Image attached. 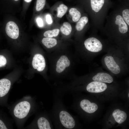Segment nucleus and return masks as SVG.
<instances>
[{
    "label": "nucleus",
    "mask_w": 129,
    "mask_h": 129,
    "mask_svg": "<svg viewBox=\"0 0 129 129\" xmlns=\"http://www.w3.org/2000/svg\"><path fill=\"white\" fill-rule=\"evenodd\" d=\"M50 53V79L54 85L69 80L74 75L73 70L76 63V55L66 49L57 51Z\"/></svg>",
    "instance_id": "f257e3e1"
},
{
    "label": "nucleus",
    "mask_w": 129,
    "mask_h": 129,
    "mask_svg": "<svg viewBox=\"0 0 129 129\" xmlns=\"http://www.w3.org/2000/svg\"><path fill=\"white\" fill-rule=\"evenodd\" d=\"M53 105L49 116L54 128L58 129H73L76 127V122L73 115L64 105L63 96L53 91Z\"/></svg>",
    "instance_id": "f03ea898"
},
{
    "label": "nucleus",
    "mask_w": 129,
    "mask_h": 129,
    "mask_svg": "<svg viewBox=\"0 0 129 129\" xmlns=\"http://www.w3.org/2000/svg\"><path fill=\"white\" fill-rule=\"evenodd\" d=\"M118 54L113 51H109L103 57L102 61L106 68L115 75L118 74L122 71H126L127 68L123 57H118Z\"/></svg>",
    "instance_id": "7ed1b4c3"
},
{
    "label": "nucleus",
    "mask_w": 129,
    "mask_h": 129,
    "mask_svg": "<svg viewBox=\"0 0 129 129\" xmlns=\"http://www.w3.org/2000/svg\"><path fill=\"white\" fill-rule=\"evenodd\" d=\"M84 44V49L76 53L83 57L86 58L90 55H96L103 51V46L101 42L95 38L92 37L87 39Z\"/></svg>",
    "instance_id": "20e7f679"
},
{
    "label": "nucleus",
    "mask_w": 129,
    "mask_h": 129,
    "mask_svg": "<svg viewBox=\"0 0 129 129\" xmlns=\"http://www.w3.org/2000/svg\"><path fill=\"white\" fill-rule=\"evenodd\" d=\"M31 107L30 104L28 102L24 101L20 102L15 106L13 110L14 115L18 118H24L27 115Z\"/></svg>",
    "instance_id": "39448f33"
},
{
    "label": "nucleus",
    "mask_w": 129,
    "mask_h": 129,
    "mask_svg": "<svg viewBox=\"0 0 129 129\" xmlns=\"http://www.w3.org/2000/svg\"><path fill=\"white\" fill-rule=\"evenodd\" d=\"M33 68L39 72H42L45 69L46 64L45 59L43 55L37 53L33 56L32 62Z\"/></svg>",
    "instance_id": "423d86ee"
},
{
    "label": "nucleus",
    "mask_w": 129,
    "mask_h": 129,
    "mask_svg": "<svg viewBox=\"0 0 129 129\" xmlns=\"http://www.w3.org/2000/svg\"><path fill=\"white\" fill-rule=\"evenodd\" d=\"M107 87L105 83L93 81L88 83L86 86V90L93 93H98L105 91Z\"/></svg>",
    "instance_id": "0eeeda50"
},
{
    "label": "nucleus",
    "mask_w": 129,
    "mask_h": 129,
    "mask_svg": "<svg viewBox=\"0 0 129 129\" xmlns=\"http://www.w3.org/2000/svg\"><path fill=\"white\" fill-rule=\"evenodd\" d=\"M37 128L40 129H54L52 122L49 115L39 117L36 121Z\"/></svg>",
    "instance_id": "6e6552de"
},
{
    "label": "nucleus",
    "mask_w": 129,
    "mask_h": 129,
    "mask_svg": "<svg viewBox=\"0 0 129 129\" xmlns=\"http://www.w3.org/2000/svg\"><path fill=\"white\" fill-rule=\"evenodd\" d=\"M79 105L80 108L82 111L89 113H94L98 108L97 105L95 103H91L89 100L85 99L80 101Z\"/></svg>",
    "instance_id": "1a4fd4ad"
},
{
    "label": "nucleus",
    "mask_w": 129,
    "mask_h": 129,
    "mask_svg": "<svg viewBox=\"0 0 129 129\" xmlns=\"http://www.w3.org/2000/svg\"><path fill=\"white\" fill-rule=\"evenodd\" d=\"M5 31L7 35L12 39H16L19 37L18 27L17 24L13 21H10L7 23Z\"/></svg>",
    "instance_id": "9d476101"
},
{
    "label": "nucleus",
    "mask_w": 129,
    "mask_h": 129,
    "mask_svg": "<svg viewBox=\"0 0 129 129\" xmlns=\"http://www.w3.org/2000/svg\"><path fill=\"white\" fill-rule=\"evenodd\" d=\"M41 42L45 47L49 50L50 53L59 50L57 48L58 41L54 38L44 37L42 39Z\"/></svg>",
    "instance_id": "9b49d317"
},
{
    "label": "nucleus",
    "mask_w": 129,
    "mask_h": 129,
    "mask_svg": "<svg viewBox=\"0 0 129 129\" xmlns=\"http://www.w3.org/2000/svg\"><path fill=\"white\" fill-rule=\"evenodd\" d=\"M93 81L110 83L113 81V78L109 74L105 72L97 73L92 78Z\"/></svg>",
    "instance_id": "f8f14e48"
},
{
    "label": "nucleus",
    "mask_w": 129,
    "mask_h": 129,
    "mask_svg": "<svg viewBox=\"0 0 129 129\" xmlns=\"http://www.w3.org/2000/svg\"><path fill=\"white\" fill-rule=\"evenodd\" d=\"M11 83L6 78L0 80V97L5 96L8 93L10 88Z\"/></svg>",
    "instance_id": "ddd939ff"
},
{
    "label": "nucleus",
    "mask_w": 129,
    "mask_h": 129,
    "mask_svg": "<svg viewBox=\"0 0 129 129\" xmlns=\"http://www.w3.org/2000/svg\"><path fill=\"white\" fill-rule=\"evenodd\" d=\"M112 115L115 120L119 124L124 122L127 117V114L124 112L119 109L115 110L112 113Z\"/></svg>",
    "instance_id": "4468645a"
},
{
    "label": "nucleus",
    "mask_w": 129,
    "mask_h": 129,
    "mask_svg": "<svg viewBox=\"0 0 129 129\" xmlns=\"http://www.w3.org/2000/svg\"><path fill=\"white\" fill-rule=\"evenodd\" d=\"M116 19L115 23L118 26L120 32L122 33H126L128 31V27L122 17L120 15H118L116 16Z\"/></svg>",
    "instance_id": "2eb2a0df"
},
{
    "label": "nucleus",
    "mask_w": 129,
    "mask_h": 129,
    "mask_svg": "<svg viewBox=\"0 0 129 129\" xmlns=\"http://www.w3.org/2000/svg\"><path fill=\"white\" fill-rule=\"evenodd\" d=\"M92 10L96 12H98L101 9L104 2V0H90Z\"/></svg>",
    "instance_id": "dca6fc26"
},
{
    "label": "nucleus",
    "mask_w": 129,
    "mask_h": 129,
    "mask_svg": "<svg viewBox=\"0 0 129 129\" xmlns=\"http://www.w3.org/2000/svg\"><path fill=\"white\" fill-rule=\"evenodd\" d=\"M61 33L65 36H68L71 33L72 30L71 26L68 22H64L60 28Z\"/></svg>",
    "instance_id": "f3484780"
},
{
    "label": "nucleus",
    "mask_w": 129,
    "mask_h": 129,
    "mask_svg": "<svg viewBox=\"0 0 129 129\" xmlns=\"http://www.w3.org/2000/svg\"><path fill=\"white\" fill-rule=\"evenodd\" d=\"M68 9L67 6L63 3L59 4L57 8V16L59 18H62L65 14Z\"/></svg>",
    "instance_id": "a211bd4d"
},
{
    "label": "nucleus",
    "mask_w": 129,
    "mask_h": 129,
    "mask_svg": "<svg viewBox=\"0 0 129 129\" xmlns=\"http://www.w3.org/2000/svg\"><path fill=\"white\" fill-rule=\"evenodd\" d=\"M88 21V18L86 16L81 17L79 19L75 26L76 30L78 31L82 30Z\"/></svg>",
    "instance_id": "6ab92c4d"
},
{
    "label": "nucleus",
    "mask_w": 129,
    "mask_h": 129,
    "mask_svg": "<svg viewBox=\"0 0 129 129\" xmlns=\"http://www.w3.org/2000/svg\"><path fill=\"white\" fill-rule=\"evenodd\" d=\"M69 13L72 17L73 21L75 22L78 21L81 16L80 11L74 8H71L69 10Z\"/></svg>",
    "instance_id": "aec40b11"
},
{
    "label": "nucleus",
    "mask_w": 129,
    "mask_h": 129,
    "mask_svg": "<svg viewBox=\"0 0 129 129\" xmlns=\"http://www.w3.org/2000/svg\"><path fill=\"white\" fill-rule=\"evenodd\" d=\"M60 31L59 29H55L52 30H48L45 31L43 35L45 37L54 38L57 36Z\"/></svg>",
    "instance_id": "412c9836"
},
{
    "label": "nucleus",
    "mask_w": 129,
    "mask_h": 129,
    "mask_svg": "<svg viewBox=\"0 0 129 129\" xmlns=\"http://www.w3.org/2000/svg\"><path fill=\"white\" fill-rule=\"evenodd\" d=\"M46 2V0H37L36 9L37 11L42 10L44 7Z\"/></svg>",
    "instance_id": "4be33fe9"
},
{
    "label": "nucleus",
    "mask_w": 129,
    "mask_h": 129,
    "mask_svg": "<svg viewBox=\"0 0 129 129\" xmlns=\"http://www.w3.org/2000/svg\"><path fill=\"white\" fill-rule=\"evenodd\" d=\"M123 18L128 25H129V10L126 9L122 12Z\"/></svg>",
    "instance_id": "5701e85b"
},
{
    "label": "nucleus",
    "mask_w": 129,
    "mask_h": 129,
    "mask_svg": "<svg viewBox=\"0 0 129 129\" xmlns=\"http://www.w3.org/2000/svg\"><path fill=\"white\" fill-rule=\"evenodd\" d=\"M7 63V60L4 56L0 55V67L5 66Z\"/></svg>",
    "instance_id": "b1692460"
},
{
    "label": "nucleus",
    "mask_w": 129,
    "mask_h": 129,
    "mask_svg": "<svg viewBox=\"0 0 129 129\" xmlns=\"http://www.w3.org/2000/svg\"><path fill=\"white\" fill-rule=\"evenodd\" d=\"M36 21L38 26L40 27L43 26V22L42 19L40 17L37 18Z\"/></svg>",
    "instance_id": "393cba45"
},
{
    "label": "nucleus",
    "mask_w": 129,
    "mask_h": 129,
    "mask_svg": "<svg viewBox=\"0 0 129 129\" xmlns=\"http://www.w3.org/2000/svg\"><path fill=\"white\" fill-rule=\"evenodd\" d=\"M46 20L47 23L50 24L52 22V20L51 16L49 15H47L46 16Z\"/></svg>",
    "instance_id": "a878e982"
},
{
    "label": "nucleus",
    "mask_w": 129,
    "mask_h": 129,
    "mask_svg": "<svg viewBox=\"0 0 129 129\" xmlns=\"http://www.w3.org/2000/svg\"><path fill=\"white\" fill-rule=\"evenodd\" d=\"M7 129L5 124L3 121L0 119V129Z\"/></svg>",
    "instance_id": "bb28decb"
},
{
    "label": "nucleus",
    "mask_w": 129,
    "mask_h": 129,
    "mask_svg": "<svg viewBox=\"0 0 129 129\" xmlns=\"http://www.w3.org/2000/svg\"><path fill=\"white\" fill-rule=\"evenodd\" d=\"M24 1L27 2H31L32 0H24Z\"/></svg>",
    "instance_id": "cd10ccee"
},
{
    "label": "nucleus",
    "mask_w": 129,
    "mask_h": 129,
    "mask_svg": "<svg viewBox=\"0 0 129 129\" xmlns=\"http://www.w3.org/2000/svg\"><path fill=\"white\" fill-rule=\"evenodd\" d=\"M14 0L15 1H17L19 0Z\"/></svg>",
    "instance_id": "c85d7f7f"
},
{
    "label": "nucleus",
    "mask_w": 129,
    "mask_h": 129,
    "mask_svg": "<svg viewBox=\"0 0 129 129\" xmlns=\"http://www.w3.org/2000/svg\"><path fill=\"white\" fill-rule=\"evenodd\" d=\"M128 97H129V93H128Z\"/></svg>",
    "instance_id": "c756f323"
}]
</instances>
